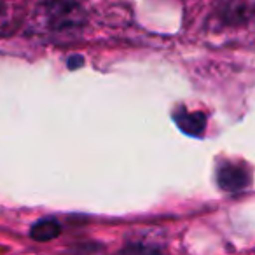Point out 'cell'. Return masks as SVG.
<instances>
[{
	"mask_svg": "<svg viewBox=\"0 0 255 255\" xmlns=\"http://www.w3.org/2000/svg\"><path fill=\"white\" fill-rule=\"evenodd\" d=\"M46 23L49 30L65 32V30L77 28L84 23V11L77 4H44Z\"/></svg>",
	"mask_w": 255,
	"mask_h": 255,
	"instance_id": "obj_1",
	"label": "cell"
},
{
	"mask_svg": "<svg viewBox=\"0 0 255 255\" xmlns=\"http://www.w3.org/2000/svg\"><path fill=\"white\" fill-rule=\"evenodd\" d=\"M217 182L222 191L240 192L250 184V170L243 164L226 163L217 170Z\"/></svg>",
	"mask_w": 255,
	"mask_h": 255,
	"instance_id": "obj_2",
	"label": "cell"
},
{
	"mask_svg": "<svg viewBox=\"0 0 255 255\" xmlns=\"http://www.w3.org/2000/svg\"><path fill=\"white\" fill-rule=\"evenodd\" d=\"M175 123L189 136H201L206 128V116L203 112H180L175 114Z\"/></svg>",
	"mask_w": 255,
	"mask_h": 255,
	"instance_id": "obj_3",
	"label": "cell"
},
{
	"mask_svg": "<svg viewBox=\"0 0 255 255\" xmlns=\"http://www.w3.org/2000/svg\"><path fill=\"white\" fill-rule=\"evenodd\" d=\"M61 233V226L54 219H42L35 222L30 229V236L35 241H51Z\"/></svg>",
	"mask_w": 255,
	"mask_h": 255,
	"instance_id": "obj_4",
	"label": "cell"
},
{
	"mask_svg": "<svg viewBox=\"0 0 255 255\" xmlns=\"http://www.w3.org/2000/svg\"><path fill=\"white\" fill-rule=\"evenodd\" d=\"M255 9L254 4H245V2H231V4L224 5V11L220 12L222 18L227 23H241L252 14Z\"/></svg>",
	"mask_w": 255,
	"mask_h": 255,
	"instance_id": "obj_5",
	"label": "cell"
},
{
	"mask_svg": "<svg viewBox=\"0 0 255 255\" xmlns=\"http://www.w3.org/2000/svg\"><path fill=\"white\" fill-rule=\"evenodd\" d=\"M119 255H164L159 247H152L147 243H131L124 247Z\"/></svg>",
	"mask_w": 255,
	"mask_h": 255,
	"instance_id": "obj_6",
	"label": "cell"
},
{
	"mask_svg": "<svg viewBox=\"0 0 255 255\" xmlns=\"http://www.w3.org/2000/svg\"><path fill=\"white\" fill-rule=\"evenodd\" d=\"M84 63V58L82 56H79V54H75V56H72L70 60H68V68H70V70H74V68H79L81 67V65Z\"/></svg>",
	"mask_w": 255,
	"mask_h": 255,
	"instance_id": "obj_7",
	"label": "cell"
},
{
	"mask_svg": "<svg viewBox=\"0 0 255 255\" xmlns=\"http://www.w3.org/2000/svg\"><path fill=\"white\" fill-rule=\"evenodd\" d=\"M5 19H7V5L0 4V28L5 26Z\"/></svg>",
	"mask_w": 255,
	"mask_h": 255,
	"instance_id": "obj_8",
	"label": "cell"
}]
</instances>
